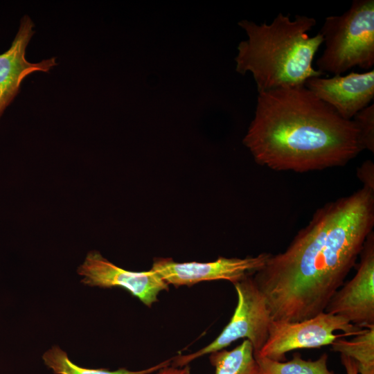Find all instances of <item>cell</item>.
Wrapping results in <instances>:
<instances>
[{
	"label": "cell",
	"mask_w": 374,
	"mask_h": 374,
	"mask_svg": "<svg viewBox=\"0 0 374 374\" xmlns=\"http://www.w3.org/2000/svg\"><path fill=\"white\" fill-rule=\"evenodd\" d=\"M374 225V191L362 188L317 210L282 253L253 278L274 321H299L325 311L344 284Z\"/></svg>",
	"instance_id": "cell-1"
},
{
	"label": "cell",
	"mask_w": 374,
	"mask_h": 374,
	"mask_svg": "<svg viewBox=\"0 0 374 374\" xmlns=\"http://www.w3.org/2000/svg\"><path fill=\"white\" fill-rule=\"evenodd\" d=\"M243 143L259 165L297 172L344 166L364 150L354 121L304 85L258 93Z\"/></svg>",
	"instance_id": "cell-2"
},
{
	"label": "cell",
	"mask_w": 374,
	"mask_h": 374,
	"mask_svg": "<svg viewBox=\"0 0 374 374\" xmlns=\"http://www.w3.org/2000/svg\"><path fill=\"white\" fill-rule=\"evenodd\" d=\"M316 24L313 17L297 15L292 20L290 14L282 13L269 24L239 21L248 38L238 46L237 72H251L258 93L303 86L310 78L325 75L312 66L323 43L319 33L313 37L308 34Z\"/></svg>",
	"instance_id": "cell-3"
},
{
	"label": "cell",
	"mask_w": 374,
	"mask_h": 374,
	"mask_svg": "<svg viewBox=\"0 0 374 374\" xmlns=\"http://www.w3.org/2000/svg\"><path fill=\"white\" fill-rule=\"evenodd\" d=\"M319 33L325 49L317 70L341 75L355 66L368 71L374 65V1L355 0L340 15L327 17Z\"/></svg>",
	"instance_id": "cell-4"
},
{
	"label": "cell",
	"mask_w": 374,
	"mask_h": 374,
	"mask_svg": "<svg viewBox=\"0 0 374 374\" xmlns=\"http://www.w3.org/2000/svg\"><path fill=\"white\" fill-rule=\"evenodd\" d=\"M238 296L234 313L221 333L208 345L197 352L180 355L172 359V366L182 367L206 354L225 349L240 339L252 344L254 353H258L266 343L272 321L263 294L258 287L253 276L233 284Z\"/></svg>",
	"instance_id": "cell-5"
},
{
	"label": "cell",
	"mask_w": 374,
	"mask_h": 374,
	"mask_svg": "<svg viewBox=\"0 0 374 374\" xmlns=\"http://www.w3.org/2000/svg\"><path fill=\"white\" fill-rule=\"evenodd\" d=\"M362 330L345 318L326 312L299 321L272 320L266 343L254 355L284 362L288 352L331 345L339 338L356 335Z\"/></svg>",
	"instance_id": "cell-6"
},
{
	"label": "cell",
	"mask_w": 374,
	"mask_h": 374,
	"mask_svg": "<svg viewBox=\"0 0 374 374\" xmlns=\"http://www.w3.org/2000/svg\"><path fill=\"white\" fill-rule=\"evenodd\" d=\"M271 254L262 253L244 258L219 257L208 262H177L170 258H157L154 259L151 269L168 285L177 287L215 280H226L234 284L260 270Z\"/></svg>",
	"instance_id": "cell-7"
},
{
	"label": "cell",
	"mask_w": 374,
	"mask_h": 374,
	"mask_svg": "<svg viewBox=\"0 0 374 374\" xmlns=\"http://www.w3.org/2000/svg\"><path fill=\"white\" fill-rule=\"evenodd\" d=\"M355 275L332 295L325 311L362 328L374 327V234L366 238Z\"/></svg>",
	"instance_id": "cell-8"
},
{
	"label": "cell",
	"mask_w": 374,
	"mask_h": 374,
	"mask_svg": "<svg viewBox=\"0 0 374 374\" xmlns=\"http://www.w3.org/2000/svg\"><path fill=\"white\" fill-rule=\"evenodd\" d=\"M77 271L83 276L82 283L100 288H123L148 307L157 301L159 292L169 288V285L152 269L128 271L113 264L96 251L87 253Z\"/></svg>",
	"instance_id": "cell-9"
},
{
	"label": "cell",
	"mask_w": 374,
	"mask_h": 374,
	"mask_svg": "<svg viewBox=\"0 0 374 374\" xmlns=\"http://www.w3.org/2000/svg\"><path fill=\"white\" fill-rule=\"evenodd\" d=\"M304 86L342 118L352 120L374 97V70L332 78L312 77Z\"/></svg>",
	"instance_id": "cell-10"
},
{
	"label": "cell",
	"mask_w": 374,
	"mask_h": 374,
	"mask_svg": "<svg viewBox=\"0 0 374 374\" xmlns=\"http://www.w3.org/2000/svg\"><path fill=\"white\" fill-rule=\"evenodd\" d=\"M34 24L27 15L23 17L10 47L0 54V118L20 91L24 79L35 71L48 72L57 65L55 57L31 63L26 59V47L35 33Z\"/></svg>",
	"instance_id": "cell-11"
},
{
	"label": "cell",
	"mask_w": 374,
	"mask_h": 374,
	"mask_svg": "<svg viewBox=\"0 0 374 374\" xmlns=\"http://www.w3.org/2000/svg\"><path fill=\"white\" fill-rule=\"evenodd\" d=\"M209 360L215 374H262L253 346L247 339L231 350L222 349L210 353Z\"/></svg>",
	"instance_id": "cell-12"
},
{
	"label": "cell",
	"mask_w": 374,
	"mask_h": 374,
	"mask_svg": "<svg viewBox=\"0 0 374 374\" xmlns=\"http://www.w3.org/2000/svg\"><path fill=\"white\" fill-rule=\"evenodd\" d=\"M331 350L354 359L358 373L374 374V327L362 329L350 340L336 339Z\"/></svg>",
	"instance_id": "cell-13"
},
{
	"label": "cell",
	"mask_w": 374,
	"mask_h": 374,
	"mask_svg": "<svg viewBox=\"0 0 374 374\" xmlns=\"http://www.w3.org/2000/svg\"><path fill=\"white\" fill-rule=\"evenodd\" d=\"M45 365L55 374H150L163 367L170 365L172 359L141 371H130L121 368L115 371L105 368H85L73 363L66 353L57 346H53L42 355Z\"/></svg>",
	"instance_id": "cell-14"
},
{
	"label": "cell",
	"mask_w": 374,
	"mask_h": 374,
	"mask_svg": "<svg viewBox=\"0 0 374 374\" xmlns=\"http://www.w3.org/2000/svg\"><path fill=\"white\" fill-rule=\"evenodd\" d=\"M262 374H336L328 368L326 353L316 360H305L299 353H294L292 359L279 362L254 355Z\"/></svg>",
	"instance_id": "cell-15"
},
{
	"label": "cell",
	"mask_w": 374,
	"mask_h": 374,
	"mask_svg": "<svg viewBox=\"0 0 374 374\" xmlns=\"http://www.w3.org/2000/svg\"><path fill=\"white\" fill-rule=\"evenodd\" d=\"M359 134L363 149L374 152V105H369L352 119Z\"/></svg>",
	"instance_id": "cell-16"
},
{
	"label": "cell",
	"mask_w": 374,
	"mask_h": 374,
	"mask_svg": "<svg viewBox=\"0 0 374 374\" xmlns=\"http://www.w3.org/2000/svg\"><path fill=\"white\" fill-rule=\"evenodd\" d=\"M357 177L364 188L374 191V164L371 160L364 161L357 169Z\"/></svg>",
	"instance_id": "cell-17"
},
{
	"label": "cell",
	"mask_w": 374,
	"mask_h": 374,
	"mask_svg": "<svg viewBox=\"0 0 374 374\" xmlns=\"http://www.w3.org/2000/svg\"><path fill=\"white\" fill-rule=\"evenodd\" d=\"M157 374H191L190 368L188 365L182 367H175L173 366H167L158 371Z\"/></svg>",
	"instance_id": "cell-18"
},
{
	"label": "cell",
	"mask_w": 374,
	"mask_h": 374,
	"mask_svg": "<svg viewBox=\"0 0 374 374\" xmlns=\"http://www.w3.org/2000/svg\"><path fill=\"white\" fill-rule=\"evenodd\" d=\"M341 361L345 368L346 374H359L356 362L352 358L341 355Z\"/></svg>",
	"instance_id": "cell-19"
},
{
	"label": "cell",
	"mask_w": 374,
	"mask_h": 374,
	"mask_svg": "<svg viewBox=\"0 0 374 374\" xmlns=\"http://www.w3.org/2000/svg\"></svg>",
	"instance_id": "cell-20"
}]
</instances>
